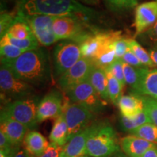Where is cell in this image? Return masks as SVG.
I'll use <instances>...</instances> for the list:
<instances>
[{
    "mask_svg": "<svg viewBox=\"0 0 157 157\" xmlns=\"http://www.w3.org/2000/svg\"><path fill=\"white\" fill-rule=\"evenodd\" d=\"M15 13L20 16L50 15L56 17H78L86 20L95 11L77 0H17Z\"/></svg>",
    "mask_w": 157,
    "mask_h": 157,
    "instance_id": "obj_1",
    "label": "cell"
},
{
    "mask_svg": "<svg viewBox=\"0 0 157 157\" xmlns=\"http://www.w3.org/2000/svg\"><path fill=\"white\" fill-rule=\"evenodd\" d=\"M7 66L17 78L32 86L44 85L50 79L48 55L42 48L24 52Z\"/></svg>",
    "mask_w": 157,
    "mask_h": 157,
    "instance_id": "obj_2",
    "label": "cell"
},
{
    "mask_svg": "<svg viewBox=\"0 0 157 157\" xmlns=\"http://www.w3.org/2000/svg\"><path fill=\"white\" fill-rule=\"evenodd\" d=\"M120 150L115 129L108 121H95L86 146V155L109 157Z\"/></svg>",
    "mask_w": 157,
    "mask_h": 157,
    "instance_id": "obj_3",
    "label": "cell"
},
{
    "mask_svg": "<svg viewBox=\"0 0 157 157\" xmlns=\"http://www.w3.org/2000/svg\"><path fill=\"white\" fill-rule=\"evenodd\" d=\"M39 102L37 96L31 95L5 103L1 111L31 130L38 124L36 113Z\"/></svg>",
    "mask_w": 157,
    "mask_h": 157,
    "instance_id": "obj_4",
    "label": "cell"
},
{
    "mask_svg": "<svg viewBox=\"0 0 157 157\" xmlns=\"http://www.w3.org/2000/svg\"><path fill=\"white\" fill-rule=\"evenodd\" d=\"M0 88L2 100L5 103L12 101V99H21L33 95L34 86L17 78L8 66L1 64L0 68Z\"/></svg>",
    "mask_w": 157,
    "mask_h": 157,
    "instance_id": "obj_5",
    "label": "cell"
},
{
    "mask_svg": "<svg viewBox=\"0 0 157 157\" xmlns=\"http://www.w3.org/2000/svg\"><path fill=\"white\" fill-rule=\"evenodd\" d=\"M84 20L78 17H57L52 29L57 41L72 40L80 44L93 33L87 31Z\"/></svg>",
    "mask_w": 157,
    "mask_h": 157,
    "instance_id": "obj_6",
    "label": "cell"
},
{
    "mask_svg": "<svg viewBox=\"0 0 157 157\" xmlns=\"http://www.w3.org/2000/svg\"><path fill=\"white\" fill-rule=\"evenodd\" d=\"M52 58L55 75L60 77L82 58L81 48L74 41H63L55 47Z\"/></svg>",
    "mask_w": 157,
    "mask_h": 157,
    "instance_id": "obj_7",
    "label": "cell"
},
{
    "mask_svg": "<svg viewBox=\"0 0 157 157\" xmlns=\"http://www.w3.org/2000/svg\"><path fill=\"white\" fill-rule=\"evenodd\" d=\"M68 128V140L76 134L93 124L95 113L87 108L75 103L64 102L63 110Z\"/></svg>",
    "mask_w": 157,
    "mask_h": 157,
    "instance_id": "obj_8",
    "label": "cell"
},
{
    "mask_svg": "<svg viewBox=\"0 0 157 157\" xmlns=\"http://www.w3.org/2000/svg\"><path fill=\"white\" fill-rule=\"evenodd\" d=\"M66 94L72 103L84 105L95 113L101 112L105 108V101L98 95L88 79L68 90Z\"/></svg>",
    "mask_w": 157,
    "mask_h": 157,
    "instance_id": "obj_9",
    "label": "cell"
},
{
    "mask_svg": "<svg viewBox=\"0 0 157 157\" xmlns=\"http://www.w3.org/2000/svg\"><path fill=\"white\" fill-rule=\"evenodd\" d=\"M20 16V15H19ZM28 23L39 44L49 47L56 43L57 39L53 33L52 25L57 17L50 15L21 16Z\"/></svg>",
    "mask_w": 157,
    "mask_h": 157,
    "instance_id": "obj_10",
    "label": "cell"
},
{
    "mask_svg": "<svg viewBox=\"0 0 157 157\" xmlns=\"http://www.w3.org/2000/svg\"><path fill=\"white\" fill-rule=\"evenodd\" d=\"M93 66L94 63L92 60L82 57L74 66L59 77V87L66 93L77 84L89 79Z\"/></svg>",
    "mask_w": 157,
    "mask_h": 157,
    "instance_id": "obj_11",
    "label": "cell"
},
{
    "mask_svg": "<svg viewBox=\"0 0 157 157\" xmlns=\"http://www.w3.org/2000/svg\"><path fill=\"white\" fill-rule=\"evenodd\" d=\"M64 102L61 93L57 90H52L47 94L39 102L37 108V122L57 119L62 114Z\"/></svg>",
    "mask_w": 157,
    "mask_h": 157,
    "instance_id": "obj_12",
    "label": "cell"
},
{
    "mask_svg": "<svg viewBox=\"0 0 157 157\" xmlns=\"http://www.w3.org/2000/svg\"><path fill=\"white\" fill-rule=\"evenodd\" d=\"M157 21V0L146 2L139 5L135 9V36L143 34L151 28Z\"/></svg>",
    "mask_w": 157,
    "mask_h": 157,
    "instance_id": "obj_13",
    "label": "cell"
},
{
    "mask_svg": "<svg viewBox=\"0 0 157 157\" xmlns=\"http://www.w3.org/2000/svg\"><path fill=\"white\" fill-rule=\"evenodd\" d=\"M1 130L15 146H21L23 143L29 129L6 113L1 111L0 117Z\"/></svg>",
    "mask_w": 157,
    "mask_h": 157,
    "instance_id": "obj_14",
    "label": "cell"
},
{
    "mask_svg": "<svg viewBox=\"0 0 157 157\" xmlns=\"http://www.w3.org/2000/svg\"><path fill=\"white\" fill-rule=\"evenodd\" d=\"M94 123L76 134L65 145L60 157H78L86 154V146L92 131Z\"/></svg>",
    "mask_w": 157,
    "mask_h": 157,
    "instance_id": "obj_15",
    "label": "cell"
},
{
    "mask_svg": "<svg viewBox=\"0 0 157 157\" xmlns=\"http://www.w3.org/2000/svg\"><path fill=\"white\" fill-rule=\"evenodd\" d=\"M120 34L121 32L119 31L109 32L107 37L100 46L97 53L92 60L95 66L105 69L113 62H114L117 58L113 48V42L114 39Z\"/></svg>",
    "mask_w": 157,
    "mask_h": 157,
    "instance_id": "obj_16",
    "label": "cell"
},
{
    "mask_svg": "<svg viewBox=\"0 0 157 157\" xmlns=\"http://www.w3.org/2000/svg\"><path fill=\"white\" fill-rule=\"evenodd\" d=\"M155 145L156 144L132 135H127L119 140L120 149L129 157H141Z\"/></svg>",
    "mask_w": 157,
    "mask_h": 157,
    "instance_id": "obj_17",
    "label": "cell"
},
{
    "mask_svg": "<svg viewBox=\"0 0 157 157\" xmlns=\"http://www.w3.org/2000/svg\"><path fill=\"white\" fill-rule=\"evenodd\" d=\"M132 93L147 96L157 101V68H145L140 82L132 90Z\"/></svg>",
    "mask_w": 157,
    "mask_h": 157,
    "instance_id": "obj_18",
    "label": "cell"
},
{
    "mask_svg": "<svg viewBox=\"0 0 157 157\" xmlns=\"http://www.w3.org/2000/svg\"><path fill=\"white\" fill-rule=\"evenodd\" d=\"M121 115L127 118H134L144 111V103L141 95L132 93L122 95L118 103Z\"/></svg>",
    "mask_w": 157,
    "mask_h": 157,
    "instance_id": "obj_19",
    "label": "cell"
},
{
    "mask_svg": "<svg viewBox=\"0 0 157 157\" xmlns=\"http://www.w3.org/2000/svg\"><path fill=\"white\" fill-rule=\"evenodd\" d=\"M23 144L31 156H38L48 149L50 143L39 132L31 130L25 135Z\"/></svg>",
    "mask_w": 157,
    "mask_h": 157,
    "instance_id": "obj_20",
    "label": "cell"
},
{
    "mask_svg": "<svg viewBox=\"0 0 157 157\" xmlns=\"http://www.w3.org/2000/svg\"><path fill=\"white\" fill-rule=\"evenodd\" d=\"M109 32H95L89 35L79 44L82 57L92 60L98 49L108 36Z\"/></svg>",
    "mask_w": 157,
    "mask_h": 157,
    "instance_id": "obj_21",
    "label": "cell"
},
{
    "mask_svg": "<svg viewBox=\"0 0 157 157\" xmlns=\"http://www.w3.org/2000/svg\"><path fill=\"white\" fill-rule=\"evenodd\" d=\"M88 80L103 101H106L109 99L107 76L105 69L94 64Z\"/></svg>",
    "mask_w": 157,
    "mask_h": 157,
    "instance_id": "obj_22",
    "label": "cell"
},
{
    "mask_svg": "<svg viewBox=\"0 0 157 157\" xmlns=\"http://www.w3.org/2000/svg\"><path fill=\"white\" fill-rule=\"evenodd\" d=\"M49 139L50 143H56L60 146H65L68 143V128L63 113L56 119Z\"/></svg>",
    "mask_w": 157,
    "mask_h": 157,
    "instance_id": "obj_23",
    "label": "cell"
},
{
    "mask_svg": "<svg viewBox=\"0 0 157 157\" xmlns=\"http://www.w3.org/2000/svg\"><path fill=\"white\" fill-rule=\"evenodd\" d=\"M10 36L17 39H26L34 36L28 23L23 17L16 14L14 23L7 31V34Z\"/></svg>",
    "mask_w": 157,
    "mask_h": 157,
    "instance_id": "obj_24",
    "label": "cell"
},
{
    "mask_svg": "<svg viewBox=\"0 0 157 157\" xmlns=\"http://www.w3.org/2000/svg\"><path fill=\"white\" fill-rule=\"evenodd\" d=\"M147 123H151L149 119L148 116L147 115L146 111H143L140 114L134 118H127L121 116L119 119V124L120 128L122 129L124 132H131L132 131L135 130L139 127L143 126V124H146Z\"/></svg>",
    "mask_w": 157,
    "mask_h": 157,
    "instance_id": "obj_25",
    "label": "cell"
},
{
    "mask_svg": "<svg viewBox=\"0 0 157 157\" xmlns=\"http://www.w3.org/2000/svg\"><path fill=\"white\" fill-rule=\"evenodd\" d=\"M9 44L13 45V46L21 49L23 52L35 50V49L39 48V42L34 36L26 39H17L13 38V37L10 36L9 35L5 34V36L1 37L0 44Z\"/></svg>",
    "mask_w": 157,
    "mask_h": 157,
    "instance_id": "obj_26",
    "label": "cell"
},
{
    "mask_svg": "<svg viewBox=\"0 0 157 157\" xmlns=\"http://www.w3.org/2000/svg\"><path fill=\"white\" fill-rule=\"evenodd\" d=\"M105 70L107 76L108 93H109V100L114 105H118L119 100L122 96V90L124 87L109 70Z\"/></svg>",
    "mask_w": 157,
    "mask_h": 157,
    "instance_id": "obj_27",
    "label": "cell"
},
{
    "mask_svg": "<svg viewBox=\"0 0 157 157\" xmlns=\"http://www.w3.org/2000/svg\"><path fill=\"white\" fill-rule=\"evenodd\" d=\"M127 42L129 50L132 51L133 53L136 56L145 67H155V65L152 61L150 55L137 41L133 39H127Z\"/></svg>",
    "mask_w": 157,
    "mask_h": 157,
    "instance_id": "obj_28",
    "label": "cell"
},
{
    "mask_svg": "<svg viewBox=\"0 0 157 157\" xmlns=\"http://www.w3.org/2000/svg\"><path fill=\"white\" fill-rule=\"evenodd\" d=\"M123 62V61H122ZM145 68H137L123 62L124 74L126 84L130 86L132 90H134L140 82L144 71ZM148 68V67H147Z\"/></svg>",
    "mask_w": 157,
    "mask_h": 157,
    "instance_id": "obj_29",
    "label": "cell"
},
{
    "mask_svg": "<svg viewBox=\"0 0 157 157\" xmlns=\"http://www.w3.org/2000/svg\"><path fill=\"white\" fill-rule=\"evenodd\" d=\"M129 135L141 137L149 142L157 144V127L152 123L143 124L139 128L129 132Z\"/></svg>",
    "mask_w": 157,
    "mask_h": 157,
    "instance_id": "obj_30",
    "label": "cell"
},
{
    "mask_svg": "<svg viewBox=\"0 0 157 157\" xmlns=\"http://www.w3.org/2000/svg\"><path fill=\"white\" fill-rule=\"evenodd\" d=\"M21 49L9 44H0V54H1V64L8 66L13 60L17 59L23 53Z\"/></svg>",
    "mask_w": 157,
    "mask_h": 157,
    "instance_id": "obj_31",
    "label": "cell"
},
{
    "mask_svg": "<svg viewBox=\"0 0 157 157\" xmlns=\"http://www.w3.org/2000/svg\"><path fill=\"white\" fill-rule=\"evenodd\" d=\"M144 103V111L150 119L151 122L157 127V101L154 98L142 96Z\"/></svg>",
    "mask_w": 157,
    "mask_h": 157,
    "instance_id": "obj_32",
    "label": "cell"
},
{
    "mask_svg": "<svg viewBox=\"0 0 157 157\" xmlns=\"http://www.w3.org/2000/svg\"><path fill=\"white\" fill-rule=\"evenodd\" d=\"M105 69L109 70L118 81L122 84L123 87H124V85L126 84V82H125L124 74L123 62L121 59H116L114 62H113Z\"/></svg>",
    "mask_w": 157,
    "mask_h": 157,
    "instance_id": "obj_33",
    "label": "cell"
},
{
    "mask_svg": "<svg viewBox=\"0 0 157 157\" xmlns=\"http://www.w3.org/2000/svg\"><path fill=\"white\" fill-rule=\"evenodd\" d=\"M16 13H9V12H2L0 17V35L1 37L7 34V31L14 23Z\"/></svg>",
    "mask_w": 157,
    "mask_h": 157,
    "instance_id": "obj_34",
    "label": "cell"
},
{
    "mask_svg": "<svg viewBox=\"0 0 157 157\" xmlns=\"http://www.w3.org/2000/svg\"><path fill=\"white\" fill-rule=\"evenodd\" d=\"M139 0H105L108 5L113 10H124L135 7Z\"/></svg>",
    "mask_w": 157,
    "mask_h": 157,
    "instance_id": "obj_35",
    "label": "cell"
},
{
    "mask_svg": "<svg viewBox=\"0 0 157 157\" xmlns=\"http://www.w3.org/2000/svg\"><path fill=\"white\" fill-rule=\"evenodd\" d=\"M113 48L115 51L117 59H121L129 49L127 39L121 37V34L118 36L113 41Z\"/></svg>",
    "mask_w": 157,
    "mask_h": 157,
    "instance_id": "obj_36",
    "label": "cell"
},
{
    "mask_svg": "<svg viewBox=\"0 0 157 157\" xmlns=\"http://www.w3.org/2000/svg\"><path fill=\"white\" fill-rule=\"evenodd\" d=\"M64 146H60L56 143H50V146L45 151L38 156L32 157H60V154L63 150Z\"/></svg>",
    "mask_w": 157,
    "mask_h": 157,
    "instance_id": "obj_37",
    "label": "cell"
},
{
    "mask_svg": "<svg viewBox=\"0 0 157 157\" xmlns=\"http://www.w3.org/2000/svg\"><path fill=\"white\" fill-rule=\"evenodd\" d=\"M15 147L9 138L6 136V135L2 131H0V151H3L5 154L8 156Z\"/></svg>",
    "mask_w": 157,
    "mask_h": 157,
    "instance_id": "obj_38",
    "label": "cell"
},
{
    "mask_svg": "<svg viewBox=\"0 0 157 157\" xmlns=\"http://www.w3.org/2000/svg\"><path fill=\"white\" fill-rule=\"evenodd\" d=\"M121 60L125 63H127L130 66H134V67L137 68H143L145 67L141 63L140 60H138V58H137L136 56L133 53L132 50L128 49V50L127 51L126 53L124 54V56L122 57V58L121 59Z\"/></svg>",
    "mask_w": 157,
    "mask_h": 157,
    "instance_id": "obj_39",
    "label": "cell"
},
{
    "mask_svg": "<svg viewBox=\"0 0 157 157\" xmlns=\"http://www.w3.org/2000/svg\"><path fill=\"white\" fill-rule=\"evenodd\" d=\"M145 38L154 45V48H157V21L154 25L144 33Z\"/></svg>",
    "mask_w": 157,
    "mask_h": 157,
    "instance_id": "obj_40",
    "label": "cell"
},
{
    "mask_svg": "<svg viewBox=\"0 0 157 157\" xmlns=\"http://www.w3.org/2000/svg\"><path fill=\"white\" fill-rule=\"evenodd\" d=\"M7 157H32V156L25 148L17 146L13 149V151L7 156Z\"/></svg>",
    "mask_w": 157,
    "mask_h": 157,
    "instance_id": "obj_41",
    "label": "cell"
},
{
    "mask_svg": "<svg viewBox=\"0 0 157 157\" xmlns=\"http://www.w3.org/2000/svg\"><path fill=\"white\" fill-rule=\"evenodd\" d=\"M141 157H157V145L148 149Z\"/></svg>",
    "mask_w": 157,
    "mask_h": 157,
    "instance_id": "obj_42",
    "label": "cell"
},
{
    "mask_svg": "<svg viewBox=\"0 0 157 157\" xmlns=\"http://www.w3.org/2000/svg\"><path fill=\"white\" fill-rule=\"evenodd\" d=\"M148 53L150 55L152 61L154 62L155 66L157 67V48H152L149 49Z\"/></svg>",
    "mask_w": 157,
    "mask_h": 157,
    "instance_id": "obj_43",
    "label": "cell"
},
{
    "mask_svg": "<svg viewBox=\"0 0 157 157\" xmlns=\"http://www.w3.org/2000/svg\"><path fill=\"white\" fill-rule=\"evenodd\" d=\"M81 2L85 4V5L95 6L100 4V0H78Z\"/></svg>",
    "mask_w": 157,
    "mask_h": 157,
    "instance_id": "obj_44",
    "label": "cell"
},
{
    "mask_svg": "<svg viewBox=\"0 0 157 157\" xmlns=\"http://www.w3.org/2000/svg\"><path fill=\"white\" fill-rule=\"evenodd\" d=\"M109 157H129L127 156V155H126L121 150H119L117 151V152H115L114 154H113L112 155H111Z\"/></svg>",
    "mask_w": 157,
    "mask_h": 157,
    "instance_id": "obj_45",
    "label": "cell"
},
{
    "mask_svg": "<svg viewBox=\"0 0 157 157\" xmlns=\"http://www.w3.org/2000/svg\"><path fill=\"white\" fill-rule=\"evenodd\" d=\"M0 157H7V156L3 151H0Z\"/></svg>",
    "mask_w": 157,
    "mask_h": 157,
    "instance_id": "obj_46",
    "label": "cell"
},
{
    "mask_svg": "<svg viewBox=\"0 0 157 157\" xmlns=\"http://www.w3.org/2000/svg\"><path fill=\"white\" fill-rule=\"evenodd\" d=\"M78 157H91L90 156H88V155H83V156H78Z\"/></svg>",
    "mask_w": 157,
    "mask_h": 157,
    "instance_id": "obj_47",
    "label": "cell"
},
{
    "mask_svg": "<svg viewBox=\"0 0 157 157\" xmlns=\"http://www.w3.org/2000/svg\"></svg>",
    "mask_w": 157,
    "mask_h": 157,
    "instance_id": "obj_48",
    "label": "cell"
}]
</instances>
